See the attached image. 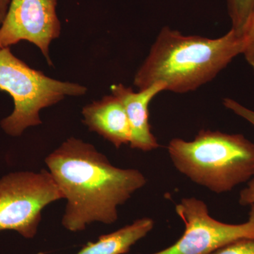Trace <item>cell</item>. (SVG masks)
<instances>
[{"label": "cell", "instance_id": "obj_9", "mask_svg": "<svg viewBox=\"0 0 254 254\" xmlns=\"http://www.w3.org/2000/svg\"><path fill=\"white\" fill-rule=\"evenodd\" d=\"M83 123L110 142L116 148L129 144L131 131L126 110L122 102L112 94L93 102L82 109Z\"/></svg>", "mask_w": 254, "mask_h": 254}, {"label": "cell", "instance_id": "obj_1", "mask_svg": "<svg viewBox=\"0 0 254 254\" xmlns=\"http://www.w3.org/2000/svg\"><path fill=\"white\" fill-rule=\"evenodd\" d=\"M45 163L66 200L62 225L72 232L94 222L115 223L119 207L147 183L139 170L115 166L94 145L75 137L64 141Z\"/></svg>", "mask_w": 254, "mask_h": 254}, {"label": "cell", "instance_id": "obj_14", "mask_svg": "<svg viewBox=\"0 0 254 254\" xmlns=\"http://www.w3.org/2000/svg\"><path fill=\"white\" fill-rule=\"evenodd\" d=\"M222 103L227 109L230 110L235 115H238L240 118H243L244 120H247L254 127V110L246 108L245 106L232 98H224Z\"/></svg>", "mask_w": 254, "mask_h": 254}, {"label": "cell", "instance_id": "obj_6", "mask_svg": "<svg viewBox=\"0 0 254 254\" xmlns=\"http://www.w3.org/2000/svg\"><path fill=\"white\" fill-rule=\"evenodd\" d=\"M250 207L247 221L228 224L212 218L203 200L182 198L175 212L185 224L183 235L168 248L150 254H212L237 241L254 240V205Z\"/></svg>", "mask_w": 254, "mask_h": 254}, {"label": "cell", "instance_id": "obj_8", "mask_svg": "<svg viewBox=\"0 0 254 254\" xmlns=\"http://www.w3.org/2000/svg\"><path fill=\"white\" fill-rule=\"evenodd\" d=\"M110 89L112 94L120 100L126 110L131 131L130 147L145 152L158 148L160 145L150 130L148 108L150 102L157 95L166 91V86L158 82L134 92L130 87L119 83L113 84Z\"/></svg>", "mask_w": 254, "mask_h": 254}, {"label": "cell", "instance_id": "obj_10", "mask_svg": "<svg viewBox=\"0 0 254 254\" xmlns=\"http://www.w3.org/2000/svg\"><path fill=\"white\" fill-rule=\"evenodd\" d=\"M150 218L138 219L130 225L103 235L95 242H90L76 254H125L133 245L144 238L154 227Z\"/></svg>", "mask_w": 254, "mask_h": 254}, {"label": "cell", "instance_id": "obj_7", "mask_svg": "<svg viewBox=\"0 0 254 254\" xmlns=\"http://www.w3.org/2000/svg\"><path fill=\"white\" fill-rule=\"evenodd\" d=\"M58 0H11L0 26L2 48L26 41L38 47L50 65L52 41L59 38L61 23L57 14Z\"/></svg>", "mask_w": 254, "mask_h": 254}, {"label": "cell", "instance_id": "obj_17", "mask_svg": "<svg viewBox=\"0 0 254 254\" xmlns=\"http://www.w3.org/2000/svg\"><path fill=\"white\" fill-rule=\"evenodd\" d=\"M1 48H2V46H1V43H0V50H1Z\"/></svg>", "mask_w": 254, "mask_h": 254}, {"label": "cell", "instance_id": "obj_2", "mask_svg": "<svg viewBox=\"0 0 254 254\" xmlns=\"http://www.w3.org/2000/svg\"><path fill=\"white\" fill-rule=\"evenodd\" d=\"M243 50V38L231 28L220 38H209L164 26L137 70L133 84L142 90L162 82L173 93L195 91L216 77Z\"/></svg>", "mask_w": 254, "mask_h": 254}, {"label": "cell", "instance_id": "obj_4", "mask_svg": "<svg viewBox=\"0 0 254 254\" xmlns=\"http://www.w3.org/2000/svg\"><path fill=\"white\" fill-rule=\"evenodd\" d=\"M0 90L12 97L14 109L0 123L3 131L19 136L26 128L41 125L40 113L66 96H81L87 88L78 83L48 77L28 66L11 53L0 50Z\"/></svg>", "mask_w": 254, "mask_h": 254}, {"label": "cell", "instance_id": "obj_11", "mask_svg": "<svg viewBox=\"0 0 254 254\" xmlns=\"http://www.w3.org/2000/svg\"><path fill=\"white\" fill-rule=\"evenodd\" d=\"M231 21V29L243 37L254 10V0H225Z\"/></svg>", "mask_w": 254, "mask_h": 254}, {"label": "cell", "instance_id": "obj_5", "mask_svg": "<svg viewBox=\"0 0 254 254\" xmlns=\"http://www.w3.org/2000/svg\"><path fill=\"white\" fill-rule=\"evenodd\" d=\"M63 199L47 170L18 171L0 178V232L12 230L25 239L38 233L42 212Z\"/></svg>", "mask_w": 254, "mask_h": 254}, {"label": "cell", "instance_id": "obj_12", "mask_svg": "<svg viewBox=\"0 0 254 254\" xmlns=\"http://www.w3.org/2000/svg\"><path fill=\"white\" fill-rule=\"evenodd\" d=\"M242 38L244 39L242 55L254 71V10Z\"/></svg>", "mask_w": 254, "mask_h": 254}, {"label": "cell", "instance_id": "obj_3", "mask_svg": "<svg viewBox=\"0 0 254 254\" xmlns=\"http://www.w3.org/2000/svg\"><path fill=\"white\" fill-rule=\"evenodd\" d=\"M168 150L180 173L213 193L231 191L254 177V143L242 134L202 129L192 141L173 138Z\"/></svg>", "mask_w": 254, "mask_h": 254}, {"label": "cell", "instance_id": "obj_15", "mask_svg": "<svg viewBox=\"0 0 254 254\" xmlns=\"http://www.w3.org/2000/svg\"><path fill=\"white\" fill-rule=\"evenodd\" d=\"M239 203L243 206L254 205V177L249 181L247 187L241 190Z\"/></svg>", "mask_w": 254, "mask_h": 254}, {"label": "cell", "instance_id": "obj_13", "mask_svg": "<svg viewBox=\"0 0 254 254\" xmlns=\"http://www.w3.org/2000/svg\"><path fill=\"white\" fill-rule=\"evenodd\" d=\"M212 254H254V240L237 241Z\"/></svg>", "mask_w": 254, "mask_h": 254}, {"label": "cell", "instance_id": "obj_16", "mask_svg": "<svg viewBox=\"0 0 254 254\" xmlns=\"http://www.w3.org/2000/svg\"><path fill=\"white\" fill-rule=\"evenodd\" d=\"M11 0H0V26L4 21Z\"/></svg>", "mask_w": 254, "mask_h": 254}]
</instances>
